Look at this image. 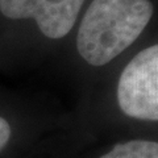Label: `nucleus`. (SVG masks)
<instances>
[{"instance_id": "f03ea898", "label": "nucleus", "mask_w": 158, "mask_h": 158, "mask_svg": "<svg viewBox=\"0 0 158 158\" xmlns=\"http://www.w3.org/2000/svg\"><path fill=\"white\" fill-rule=\"evenodd\" d=\"M117 102L127 116L158 121V44L141 50L123 70Z\"/></svg>"}, {"instance_id": "7ed1b4c3", "label": "nucleus", "mask_w": 158, "mask_h": 158, "mask_svg": "<svg viewBox=\"0 0 158 158\" xmlns=\"http://www.w3.org/2000/svg\"><path fill=\"white\" fill-rule=\"evenodd\" d=\"M85 0H0L8 19H33L49 38H62L73 29Z\"/></svg>"}, {"instance_id": "f257e3e1", "label": "nucleus", "mask_w": 158, "mask_h": 158, "mask_svg": "<svg viewBox=\"0 0 158 158\" xmlns=\"http://www.w3.org/2000/svg\"><path fill=\"white\" fill-rule=\"evenodd\" d=\"M153 16L149 0H92L78 31L77 48L92 66H103L128 49Z\"/></svg>"}, {"instance_id": "39448f33", "label": "nucleus", "mask_w": 158, "mask_h": 158, "mask_svg": "<svg viewBox=\"0 0 158 158\" xmlns=\"http://www.w3.org/2000/svg\"><path fill=\"white\" fill-rule=\"evenodd\" d=\"M9 137H11V127L6 118L0 117V150L7 145Z\"/></svg>"}, {"instance_id": "20e7f679", "label": "nucleus", "mask_w": 158, "mask_h": 158, "mask_svg": "<svg viewBox=\"0 0 158 158\" xmlns=\"http://www.w3.org/2000/svg\"><path fill=\"white\" fill-rule=\"evenodd\" d=\"M100 158H158V142L133 140L117 144Z\"/></svg>"}]
</instances>
